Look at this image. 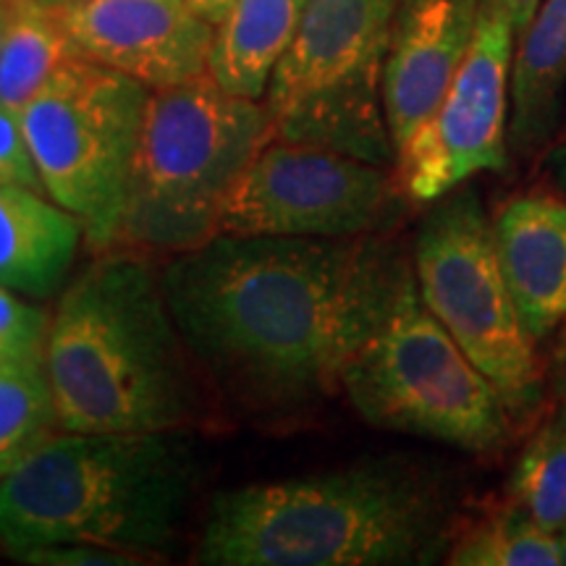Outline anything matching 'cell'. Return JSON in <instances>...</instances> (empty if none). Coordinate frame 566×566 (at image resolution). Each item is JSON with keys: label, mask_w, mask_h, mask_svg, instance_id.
Returning <instances> with one entry per match:
<instances>
[{"label": "cell", "mask_w": 566, "mask_h": 566, "mask_svg": "<svg viewBox=\"0 0 566 566\" xmlns=\"http://www.w3.org/2000/svg\"><path fill=\"white\" fill-rule=\"evenodd\" d=\"M412 263L373 233L231 237L174 254L160 281L195 359L239 399L294 407L342 388Z\"/></svg>", "instance_id": "6da1fadb"}, {"label": "cell", "mask_w": 566, "mask_h": 566, "mask_svg": "<svg viewBox=\"0 0 566 566\" xmlns=\"http://www.w3.org/2000/svg\"><path fill=\"white\" fill-rule=\"evenodd\" d=\"M155 273L139 252L105 250L61 294L45 373L61 430L179 433L208 405Z\"/></svg>", "instance_id": "7a4b0ae2"}, {"label": "cell", "mask_w": 566, "mask_h": 566, "mask_svg": "<svg viewBox=\"0 0 566 566\" xmlns=\"http://www.w3.org/2000/svg\"><path fill=\"white\" fill-rule=\"evenodd\" d=\"M449 499L399 459L268 480L212 499L195 562L205 566H409L449 551Z\"/></svg>", "instance_id": "3957f363"}, {"label": "cell", "mask_w": 566, "mask_h": 566, "mask_svg": "<svg viewBox=\"0 0 566 566\" xmlns=\"http://www.w3.org/2000/svg\"><path fill=\"white\" fill-rule=\"evenodd\" d=\"M179 433L51 436L0 475V546L24 562L55 546L158 554L174 543L195 493Z\"/></svg>", "instance_id": "277c9868"}, {"label": "cell", "mask_w": 566, "mask_h": 566, "mask_svg": "<svg viewBox=\"0 0 566 566\" xmlns=\"http://www.w3.org/2000/svg\"><path fill=\"white\" fill-rule=\"evenodd\" d=\"M268 139L265 103L233 95L210 74L153 90L113 250L174 258L208 244Z\"/></svg>", "instance_id": "5b68a950"}, {"label": "cell", "mask_w": 566, "mask_h": 566, "mask_svg": "<svg viewBox=\"0 0 566 566\" xmlns=\"http://www.w3.org/2000/svg\"><path fill=\"white\" fill-rule=\"evenodd\" d=\"M342 391L373 428L470 454H495L512 436V409L424 307L415 268L384 325L346 365Z\"/></svg>", "instance_id": "8992f818"}, {"label": "cell", "mask_w": 566, "mask_h": 566, "mask_svg": "<svg viewBox=\"0 0 566 566\" xmlns=\"http://www.w3.org/2000/svg\"><path fill=\"white\" fill-rule=\"evenodd\" d=\"M401 0H304L300 27L263 97L271 139L391 166L384 63Z\"/></svg>", "instance_id": "52a82bcc"}, {"label": "cell", "mask_w": 566, "mask_h": 566, "mask_svg": "<svg viewBox=\"0 0 566 566\" xmlns=\"http://www.w3.org/2000/svg\"><path fill=\"white\" fill-rule=\"evenodd\" d=\"M150 92L76 55L19 113L45 195L80 218L95 250L116 247Z\"/></svg>", "instance_id": "ba28073f"}, {"label": "cell", "mask_w": 566, "mask_h": 566, "mask_svg": "<svg viewBox=\"0 0 566 566\" xmlns=\"http://www.w3.org/2000/svg\"><path fill=\"white\" fill-rule=\"evenodd\" d=\"M412 268L424 307L491 378L512 415L533 407L541 394L535 342L516 315L475 187L462 184L433 202L417 229Z\"/></svg>", "instance_id": "9c48e42d"}, {"label": "cell", "mask_w": 566, "mask_h": 566, "mask_svg": "<svg viewBox=\"0 0 566 566\" xmlns=\"http://www.w3.org/2000/svg\"><path fill=\"white\" fill-rule=\"evenodd\" d=\"M399 179L388 166L296 142L268 139L223 210L231 237L346 239L391 216Z\"/></svg>", "instance_id": "30bf717a"}, {"label": "cell", "mask_w": 566, "mask_h": 566, "mask_svg": "<svg viewBox=\"0 0 566 566\" xmlns=\"http://www.w3.org/2000/svg\"><path fill=\"white\" fill-rule=\"evenodd\" d=\"M514 27L483 0L470 53L433 116L396 150L401 195L433 205L483 171L509 166Z\"/></svg>", "instance_id": "8fae6325"}, {"label": "cell", "mask_w": 566, "mask_h": 566, "mask_svg": "<svg viewBox=\"0 0 566 566\" xmlns=\"http://www.w3.org/2000/svg\"><path fill=\"white\" fill-rule=\"evenodd\" d=\"M55 11L76 55L145 87L166 90L208 74L216 24L189 0H84Z\"/></svg>", "instance_id": "7c38bea8"}, {"label": "cell", "mask_w": 566, "mask_h": 566, "mask_svg": "<svg viewBox=\"0 0 566 566\" xmlns=\"http://www.w3.org/2000/svg\"><path fill=\"white\" fill-rule=\"evenodd\" d=\"M483 0H401L384 63V116L399 150L433 116L462 69Z\"/></svg>", "instance_id": "4fadbf2b"}, {"label": "cell", "mask_w": 566, "mask_h": 566, "mask_svg": "<svg viewBox=\"0 0 566 566\" xmlns=\"http://www.w3.org/2000/svg\"><path fill=\"white\" fill-rule=\"evenodd\" d=\"M491 226L516 315L527 336L543 342L566 321V200L548 189L520 192Z\"/></svg>", "instance_id": "5bb4252c"}, {"label": "cell", "mask_w": 566, "mask_h": 566, "mask_svg": "<svg viewBox=\"0 0 566 566\" xmlns=\"http://www.w3.org/2000/svg\"><path fill=\"white\" fill-rule=\"evenodd\" d=\"M84 239L74 212L45 192L0 189V283L27 300H48L63 286Z\"/></svg>", "instance_id": "9a60e30c"}, {"label": "cell", "mask_w": 566, "mask_h": 566, "mask_svg": "<svg viewBox=\"0 0 566 566\" xmlns=\"http://www.w3.org/2000/svg\"><path fill=\"white\" fill-rule=\"evenodd\" d=\"M566 90V0H543L516 38L509 147L530 158L554 139Z\"/></svg>", "instance_id": "2e32d148"}, {"label": "cell", "mask_w": 566, "mask_h": 566, "mask_svg": "<svg viewBox=\"0 0 566 566\" xmlns=\"http://www.w3.org/2000/svg\"><path fill=\"white\" fill-rule=\"evenodd\" d=\"M302 9L304 0H233L216 24L208 74L233 95L263 101Z\"/></svg>", "instance_id": "e0dca14e"}, {"label": "cell", "mask_w": 566, "mask_h": 566, "mask_svg": "<svg viewBox=\"0 0 566 566\" xmlns=\"http://www.w3.org/2000/svg\"><path fill=\"white\" fill-rule=\"evenodd\" d=\"M76 59L59 11L40 0H13L0 48V108L21 113L63 63Z\"/></svg>", "instance_id": "ac0fdd59"}, {"label": "cell", "mask_w": 566, "mask_h": 566, "mask_svg": "<svg viewBox=\"0 0 566 566\" xmlns=\"http://www.w3.org/2000/svg\"><path fill=\"white\" fill-rule=\"evenodd\" d=\"M446 562L454 566H562V551L554 533L509 501L454 537Z\"/></svg>", "instance_id": "d6986e66"}, {"label": "cell", "mask_w": 566, "mask_h": 566, "mask_svg": "<svg viewBox=\"0 0 566 566\" xmlns=\"http://www.w3.org/2000/svg\"><path fill=\"white\" fill-rule=\"evenodd\" d=\"M509 501L548 533L566 527V412L525 443L509 478Z\"/></svg>", "instance_id": "ffe728a7"}, {"label": "cell", "mask_w": 566, "mask_h": 566, "mask_svg": "<svg viewBox=\"0 0 566 566\" xmlns=\"http://www.w3.org/2000/svg\"><path fill=\"white\" fill-rule=\"evenodd\" d=\"M61 428L45 363L0 373V475Z\"/></svg>", "instance_id": "44dd1931"}, {"label": "cell", "mask_w": 566, "mask_h": 566, "mask_svg": "<svg viewBox=\"0 0 566 566\" xmlns=\"http://www.w3.org/2000/svg\"><path fill=\"white\" fill-rule=\"evenodd\" d=\"M53 317L0 283V354L13 365L45 363Z\"/></svg>", "instance_id": "7402d4cb"}, {"label": "cell", "mask_w": 566, "mask_h": 566, "mask_svg": "<svg viewBox=\"0 0 566 566\" xmlns=\"http://www.w3.org/2000/svg\"><path fill=\"white\" fill-rule=\"evenodd\" d=\"M3 187H27L45 192L30 142L21 129V118L17 113L0 108V189Z\"/></svg>", "instance_id": "603a6c76"}, {"label": "cell", "mask_w": 566, "mask_h": 566, "mask_svg": "<svg viewBox=\"0 0 566 566\" xmlns=\"http://www.w3.org/2000/svg\"><path fill=\"white\" fill-rule=\"evenodd\" d=\"M501 11L506 13V19L512 21L514 34L520 38L525 32V27L530 24V19L535 17V11L541 9L543 0H493Z\"/></svg>", "instance_id": "cb8c5ba5"}, {"label": "cell", "mask_w": 566, "mask_h": 566, "mask_svg": "<svg viewBox=\"0 0 566 566\" xmlns=\"http://www.w3.org/2000/svg\"><path fill=\"white\" fill-rule=\"evenodd\" d=\"M543 168H546L548 181L554 184L558 192L566 195V139L556 142L554 147H548Z\"/></svg>", "instance_id": "d4e9b609"}, {"label": "cell", "mask_w": 566, "mask_h": 566, "mask_svg": "<svg viewBox=\"0 0 566 566\" xmlns=\"http://www.w3.org/2000/svg\"><path fill=\"white\" fill-rule=\"evenodd\" d=\"M197 13H202L210 24H218L226 17V11L231 9L233 0H189Z\"/></svg>", "instance_id": "484cf974"}, {"label": "cell", "mask_w": 566, "mask_h": 566, "mask_svg": "<svg viewBox=\"0 0 566 566\" xmlns=\"http://www.w3.org/2000/svg\"><path fill=\"white\" fill-rule=\"evenodd\" d=\"M11 11H13V0H0V48H3L6 32H9Z\"/></svg>", "instance_id": "4316f807"}, {"label": "cell", "mask_w": 566, "mask_h": 566, "mask_svg": "<svg viewBox=\"0 0 566 566\" xmlns=\"http://www.w3.org/2000/svg\"><path fill=\"white\" fill-rule=\"evenodd\" d=\"M40 3L51 6V9H66V6H76V3H84V0H40Z\"/></svg>", "instance_id": "83f0119b"}, {"label": "cell", "mask_w": 566, "mask_h": 566, "mask_svg": "<svg viewBox=\"0 0 566 566\" xmlns=\"http://www.w3.org/2000/svg\"><path fill=\"white\" fill-rule=\"evenodd\" d=\"M556 541H558V551H562V564L566 566V527L562 533H556Z\"/></svg>", "instance_id": "f1b7e54d"}, {"label": "cell", "mask_w": 566, "mask_h": 566, "mask_svg": "<svg viewBox=\"0 0 566 566\" xmlns=\"http://www.w3.org/2000/svg\"><path fill=\"white\" fill-rule=\"evenodd\" d=\"M9 367H13V363H11V359H6L3 354H0V373H3V370H9Z\"/></svg>", "instance_id": "f546056e"}]
</instances>
